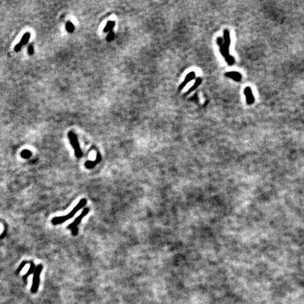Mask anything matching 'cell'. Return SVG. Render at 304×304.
Returning <instances> with one entry per match:
<instances>
[{"instance_id":"6da1fadb","label":"cell","mask_w":304,"mask_h":304,"mask_svg":"<svg viewBox=\"0 0 304 304\" xmlns=\"http://www.w3.org/2000/svg\"><path fill=\"white\" fill-rule=\"evenodd\" d=\"M87 204V199L83 198V199H81L80 200L77 205L74 207V208L72 209V211L69 213H68L66 215H63V216H58V217H55L52 220H51V223L54 225H59L62 224L64 222H66L67 220H68L73 217L74 215L77 213L80 210L81 208H82L83 207H85V205Z\"/></svg>"},{"instance_id":"7a4b0ae2","label":"cell","mask_w":304,"mask_h":304,"mask_svg":"<svg viewBox=\"0 0 304 304\" xmlns=\"http://www.w3.org/2000/svg\"><path fill=\"white\" fill-rule=\"evenodd\" d=\"M68 137L70 139V142H71V145L74 149V150H75V156L77 157L78 159H80V158H81L82 156V152L80 147V145H79L78 143L77 135L74 133L73 132L70 131L68 132Z\"/></svg>"},{"instance_id":"3957f363","label":"cell","mask_w":304,"mask_h":304,"mask_svg":"<svg viewBox=\"0 0 304 304\" xmlns=\"http://www.w3.org/2000/svg\"><path fill=\"white\" fill-rule=\"evenodd\" d=\"M42 265H38L36 267L35 271L33 272V285L31 287V292L35 294L37 292L38 287L40 285V276L41 274L42 270Z\"/></svg>"},{"instance_id":"277c9868","label":"cell","mask_w":304,"mask_h":304,"mask_svg":"<svg viewBox=\"0 0 304 304\" xmlns=\"http://www.w3.org/2000/svg\"><path fill=\"white\" fill-rule=\"evenodd\" d=\"M89 211V208H85L84 209H83V211H82V213H81L80 215H79V216H78V217L75 218V220H74V221L72 222V223H71L68 225V226L67 228L69 229H72L75 228V227H78V225H79V224H80L81 221H82V218H84L85 216H86L87 214H88Z\"/></svg>"},{"instance_id":"5b68a950","label":"cell","mask_w":304,"mask_h":304,"mask_svg":"<svg viewBox=\"0 0 304 304\" xmlns=\"http://www.w3.org/2000/svg\"><path fill=\"white\" fill-rule=\"evenodd\" d=\"M30 36H31V33L30 32H26L23 35L21 41L16 45L14 47V51L16 52H19V51H21V49L23 48V47L28 43L29 40L30 39Z\"/></svg>"},{"instance_id":"8992f818","label":"cell","mask_w":304,"mask_h":304,"mask_svg":"<svg viewBox=\"0 0 304 304\" xmlns=\"http://www.w3.org/2000/svg\"><path fill=\"white\" fill-rule=\"evenodd\" d=\"M244 94L245 96H246V103L249 105H251L254 103V96L253 95V93H252V90L249 87H247L244 89Z\"/></svg>"},{"instance_id":"52a82bcc","label":"cell","mask_w":304,"mask_h":304,"mask_svg":"<svg viewBox=\"0 0 304 304\" xmlns=\"http://www.w3.org/2000/svg\"><path fill=\"white\" fill-rule=\"evenodd\" d=\"M101 161V156L100 153H97V154H96L95 161H87L86 163H85V166L87 169H92L95 167V166L97 165Z\"/></svg>"},{"instance_id":"ba28073f","label":"cell","mask_w":304,"mask_h":304,"mask_svg":"<svg viewBox=\"0 0 304 304\" xmlns=\"http://www.w3.org/2000/svg\"><path fill=\"white\" fill-rule=\"evenodd\" d=\"M195 75H196V74H195V72H190V73H188V75L186 76V78L185 79H184V82L182 83L181 85H180V87H179V90H182V89L184 88V87L186 86V85H187L189 82H190V81H191L192 80H194V79L195 78Z\"/></svg>"},{"instance_id":"9c48e42d","label":"cell","mask_w":304,"mask_h":304,"mask_svg":"<svg viewBox=\"0 0 304 304\" xmlns=\"http://www.w3.org/2000/svg\"><path fill=\"white\" fill-rule=\"evenodd\" d=\"M225 75L227 78L233 79V80H235V81H240L241 80H242V75H241V74L239 73V72H236V71L227 72V73L225 74Z\"/></svg>"},{"instance_id":"30bf717a","label":"cell","mask_w":304,"mask_h":304,"mask_svg":"<svg viewBox=\"0 0 304 304\" xmlns=\"http://www.w3.org/2000/svg\"><path fill=\"white\" fill-rule=\"evenodd\" d=\"M229 47H227V45H225L224 44V42H223V44H222L220 46V53H221V54L223 56V57L225 58V60L227 59V58H228V56L230 55L229 54Z\"/></svg>"},{"instance_id":"8fae6325","label":"cell","mask_w":304,"mask_h":304,"mask_svg":"<svg viewBox=\"0 0 304 304\" xmlns=\"http://www.w3.org/2000/svg\"><path fill=\"white\" fill-rule=\"evenodd\" d=\"M223 42L225 45H227V47L230 46L231 44V40H230V35H229V32L228 30L225 29L224 30L223 32Z\"/></svg>"},{"instance_id":"7c38bea8","label":"cell","mask_w":304,"mask_h":304,"mask_svg":"<svg viewBox=\"0 0 304 304\" xmlns=\"http://www.w3.org/2000/svg\"><path fill=\"white\" fill-rule=\"evenodd\" d=\"M202 82V79L201 78H197V80H196L195 81V82L194 83V85L191 86L190 89H189V90L187 91V92L186 94H190L191 93V92H193L194 90L196 89L199 86V85L201 84V82Z\"/></svg>"},{"instance_id":"4fadbf2b","label":"cell","mask_w":304,"mask_h":304,"mask_svg":"<svg viewBox=\"0 0 304 304\" xmlns=\"http://www.w3.org/2000/svg\"><path fill=\"white\" fill-rule=\"evenodd\" d=\"M115 26V22L114 21H109L107 23V24L106 25L104 29H103V33H107V32H111L113 28Z\"/></svg>"},{"instance_id":"5bb4252c","label":"cell","mask_w":304,"mask_h":304,"mask_svg":"<svg viewBox=\"0 0 304 304\" xmlns=\"http://www.w3.org/2000/svg\"><path fill=\"white\" fill-rule=\"evenodd\" d=\"M30 263V269H29L28 270V272H27V273L25 274L24 277H23V279L24 280H26V279L28 278V277L30 275V274H32L33 272H34V271H35V263H34L33 262H32V261H30V262H29Z\"/></svg>"},{"instance_id":"9a60e30c","label":"cell","mask_w":304,"mask_h":304,"mask_svg":"<svg viewBox=\"0 0 304 304\" xmlns=\"http://www.w3.org/2000/svg\"><path fill=\"white\" fill-rule=\"evenodd\" d=\"M74 27L73 26V24L71 22H67L66 23V30L68 31V32H69V33H72L73 31L74 30Z\"/></svg>"},{"instance_id":"2e32d148","label":"cell","mask_w":304,"mask_h":304,"mask_svg":"<svg viewBox=\"0 0 304 304\" xmlns=\"http://www.w3.org/2000/svg\"><path fill=\"white\" fill-rule=\"evenodd\" d=\"M21 156L24 158H29L31 156V152L30 151L28 150H24L21 153Z\"/></svg>"},{"instance_id":"e0dca14e","label":"cell","mask_w":304,"mask_h":304,"mask_svg":"<svg viewBox=\"0 0 304 304\" xmlns=\"http://www.w3.org/2000/svg\"><path fill=\"white\" fill-rule=\"evenodd\" d=\"M226 61L227 62V64H228L229 65H232L234 63H235V58H234V57L232 56H231V55H229L228 56V58H227L226 59Z\"/></svg>"},{"instance_id":"ac0fdd59","label":"cell","mask_w":304,"mask_h":304,"mask_svg":"<svg viewBox=\"0 0 304 304\" xmlns=\"http://www.w3.org/2000/svg\"><path fill=\"white\" fill-rule=\"evenodd\" d=\"M26 263H27L26 261H23V263H21V264L20 265V266L19 267V268L17 269V271H16V273H17V274H19V272L21 271V270H22L23 268V267H25V265H26Z\"/></svg>"},{"instance_id":"d6986e66","label":"cell","mask_w":304,"mask_h":304,"mask_svg":"<svg viewBox=\"0 0 304 304\" xmlns=\"http://www.w3.org/2000/svg\"><path fill=\"white\" fill-rule=\"evenodd\" d=\"M28 52L30 55H33L34 53V47L33 44H30V46H28Z\"/></svg>"},{"instance_id":"ffe728a7","label":"cell","mask_w":304,"mask_h":304,"mask_svg":"<svg viewBox=\"0 0 304 304\" xmlns=\"http://www.w3.org/2000/svg\"><path fill=\"white\" fill-rule=\"evenodd\" d=\"M71 233L73 236H76L78 234V227H76L75 228L71 229Z\"/></svg>"},{"instance_id":"44dd1931","label":"cell","mask_w":304,"mask_h":304,"mask_svg":"<svg viewBox=\"0 0 304 304\" xmlns=\"http://www.w3.org/2000/svg\"><path fill=\"white\" fill-rule=\"evenodd\" d=\"M114 32L111 31V32H110V34L109 35V36L107 37V39H108V40H109V41H111V40L114 39Z\"/></svg>"},{"instance_id":"7402d4cb","label":"cell","mask_w":304,"mask_h":304,"mask_svg":"<svg viewBox=\"0 0 304 304\" xmlns=\"http://www.w3.org/2000/svg\"><path fill=\"white\" fill-rule=\"evenodd\" d=\"M217 43L220 47L222 44H223V39H222V38H221V37H218L217 38Z\"/></svg>"}]
</instances>
